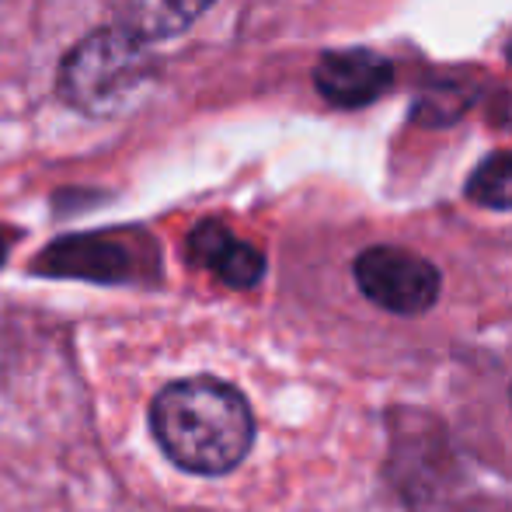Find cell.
I'll list each match as a JSON object with an SVG mask.
<instances>
[{"mask_svg":"<svg viewBox=\"0 0 512 512\" xmlns=\"http://www.w3.org/2000/svg\"><path fill=\"white\" fill-rule=\"evenodd\" d=\"M356 283L391 314H425L439 297V272L422 255L380 244L356 258Z\"/></svg>","mask_w":512,"mask_h":512,"instance_id":"obj_3","label":"cell"},{"mask_svg":"<svg viewBox=\"0 0 512 512\" xmlns=\"http://www.w3.org/2000/svg\"><path fill=\"white\" fill-rule=\"evenodd\" d=\"M189 255L196 265H203L206 272H213L220 283H227L230 290H251L262 283L265 276V258L258 248H251L248 241L230 234L223 223H199L189 237Z\"/></svg>","mask_w":512,"mask_h":512,"instance_id":"obj_5","label":"cell"},{"mask_svg":"<svg viewBox=\"0 0 512 512\" xmlns=\"http://www.w3.org/2000/svg\"><path fill=\"white\" fill-rule=\"evenodd\" d=\"M53 272H74L91 279H126L129 251L115 237H70L53 248Z\"/></svg>","mask_w":512,"mask_h":512,"instance_id":"obj_6","label":"cell"},{"mask_svg":"<svg viewBox=\"0 0 512 512\" xmlns=\"http://www.w3.org/2000/svg\"><path fill=\"white\" fill-rule=\"evenodd\" d=\"M467 196L485 209H512V150H499L474 168Z\"/></svg>","mask_w":512,"mask_h":512,"instance_id":"obj_8","label":"cell"},{"mask_svg":"<svg viewBox=\"0 0 512 512\" xmlns=\"http://www.w3.org/2000/svg\"><path fill=\"white\" fill-rule=\"evenodd\" d=\"M506 53H509V63H512V42H509V49H506Z\"/></svg>","mask_w":512,"mask_h":512,"instance_id":"obj_9","label":"cell"},{"mask_svg":"<svg viewBox=\"0 0 512 512\" xmlns=\"http://www.w3.org/2000/svg\"><path fill=\"white\" fill-rule=\"evenodd\" d=\"M213 0H126L122 25H129L147 42L171 39L185 32Z\"/></svg>","mask_w":512,"mask_h":512,"instance_id":"obj_7","label":"cell"},{"mask_svg":"<svg viewBox=\"0 0 512 512\" xmlns=\"http://www.w3.org/2000/svg\"><path fill=\"white\" fill-rule=\"evenodd\" d=\"M147 46L150 42L122 21L81 39L60 63V77H56L63 105L84 115L115 112L147 81Z\"/></svg>","mask_w":512,"mask_h":512,"instance_id":"obj_2","label":"cell"},{"mask_svg":"<svg viewBox=\"0 0 512 512\" xmlns=\"http://www.w3.org/2000/svg\"><path fill=\"white\" fill-rule=\"evenodd\" d=\"M394 81V67L370 49L324 53L314 67V84L324 102L338 108H363L377 102Z\"/></svg>","mask_w":512,"mask_h":512,"instance_id":"obj_4","label":"cell"},{"mask_svg":"<svg viewBox=\"0 0 512 512\" xmlns=\"http://www.w3.org/2000/svg\"><path fill=\"white\" fill-rule=\"evenodd\" d=\"M150 432L175 467L216 478L248 457L255 415L237 387L213 377L168 384L150 401Z\"/></svg>","mask_w":512,"mask_h":512,"instance_id":"obj_1","label":"cell"}]
</instances>
